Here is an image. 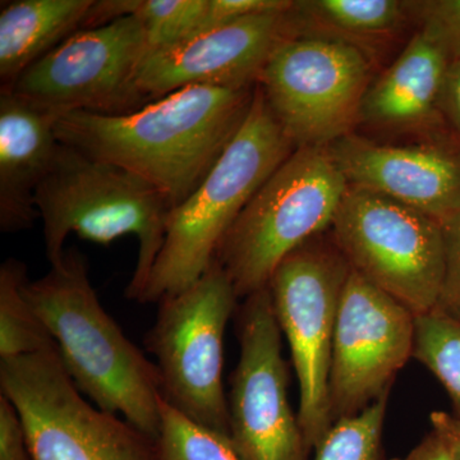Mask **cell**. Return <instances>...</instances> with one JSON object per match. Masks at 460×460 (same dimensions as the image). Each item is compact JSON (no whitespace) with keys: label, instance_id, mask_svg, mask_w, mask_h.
Instances as JSON below:
<instances>
[{"label":"cell","instance_id":"obj_9","mask_svg":"<svg viewBox=\"0 0 460 460\" xmlns=\"http://www.w3.org/2000/svg\"><path fill=\"white\" fill-rule=\"evenodd\" d=\"M330 230L353 271L416 316L435 310L444 279L440 223L377 193L349 186Z\"/></svg>","mask_w":460,"mask_h":460},{"label":"cell","instance_id":"obj_27","mask_svg":"<svg viewBox=\"0 0 460 460\" xmlns=\"http://www.w3.org/2000/svg\"><path fill=\"white\" fill-rule=\"evenodd\" d=\"M0 460H32L20 417L4 395H0Z\"/></svg>","mask_w":460,"mask_h":460},{"label":"cell","instance_id":"obj_4","mask_svg":"<svg viewBox=\"0 0 460 460\" xmlns=\"http://www.w3.org/2000/svg\"><path fill=\"white\" fill-rule=\"evenodd\" d=\"M35 204L50 265L62 260L71 233L102 246L123 235L136 237L137 263L126 296L140 299L164 244L172 210L159 190L135 172L60 144L50 172L36 190Z\"/></svg>","mask_w":460,"mask_h":460},{"label":"cell","instance_id":"obj_5","mask_svg":"<svg viewBox=\"0 0 460 460\" xmlns=\"http://www.w3.org/2000/svg\"><path fill=\"white\" fill-rule=\"evenodd\" d=\"M349 183L329 147H298L260 187L226 233L217 260L238 298L268 287L286 257L334 222Z\"/></svg>","mask_w":460,"mask_h":460},{"label":"cell","instance_id":"obj_13","mask_svg":"<svg viewBox=\"0 0 460 460\" xmlns=\"http://www.w3.org/2000/svg\"><path fill=\"white\" fill-rule=\"evenodd\" d=\"M416 314L350 269L332 341L329 396L332 423L387 394L413 357Z\"/></svg>","mask_w":460,"mask_h":460},{"label":"cell","instance_id":"obj_25","mask_svg":"<svg viewBox=\"0 0 460 460\" xmlns=\"http://www.w3.org/2000/svg\"><path fill=\"white\" fill-rule=\"evenodd\" d=\"M411 16L447 51L450 60H460V0L411 2Z\"/></svg>","mask_w":460,"mask_h":460},{"label":"cell","instance_id":"obj_24","mask_svg":"<svg viewBox=\"0 0 460 460\" xmlns=\"http://www.w3.org/2000/svg\"><path fill=\"white\" fill-rule=\"evenodd\" d=\"M210 0H141L135 14L146 32L148 50L162 49L208 30Z\"/></svg>","mask_w":460,"mask_h":460},{"label":"cell","instance_id":"obj_22","mask_svg":"<svg viewBox=\"0 0 460 460\" xmlns=\"http://www.w3.org/2000/svg\"><path fill=\"white\" fill-rule=\"evenodd\" d=\"M156 460H243L226 436L184 416L160 396Z\"/></svg>","mask_w":460,"mask_h":460},{"label":"cell","instance_id":"obj_18","mask_svg":"<svg viewBox=\"0 0 460 460\" xmlns=\"http://www.w3.org/2000/svg\"><path fill=\"white\" fill-rule=\"evenodd\" d=\"M95 0H16L0 12V81L8 91L29 66L91 27Z\"/></svg>","mask_w":460,"mask_h":460},{"label":"cell","instance_id":"obj_16","mask_svg":"<svg viewBox=\"0 0 460 460\" xmlns=\"http://www.w3.org/2000/svg\"><path fill=\"white\" fill-rule=\"evenodd\" d=\"M57 114L0 93V230L30 229L39 215L36 190L56 160Z\"/></svg>","mask_w":460,"mask_h":460},{"label":"cell","instance_id":"obj_28","mask_svg":"<svg viewBox=\"0 0 460 460\" xmlns=\"http://www.w3.org/2000/svg\"><path fill=\"white\" fill-rule=\"evenodd\" d=\"M440 113L449 119L460 133V60H453L445 75L440 95Z\"/></svg>","mask_w":460,"mask_h":460},{"label":"cell","instance_id":"obj_29","mask_svg":"<svg viewBox=\"0 0 460 460\" xmlns=\"http://www.w3.org/2000/svg\"><path fill=\"white\" fill-rule=\"evenodd\" d=\"M429 420L432 431L443 438L454 459L460 460V419L447 411H434L429 414Z\"/></svg>","mask_w":460,"mask_h":460},{"label":"cell","instance_id":"obj_10","mask_svg":"<svg viewBox=\"0 0 460 460\" xmlns=\"http://www.w3.org/2000/svg\"><path fill=\"white\" fill-rule=\"evenodd\" d=\"M370 81V60L361 48L292 36L272 51L257 84L296 148L329 147L358 123Z\"/></svg>","mask_w":460,"mask_h":460},{"label":"cell","instance_id":"obj_26","mask_svg":"<svg viewBox=\"0 0 460 460\" xmlns=\"http://www.w3.org/2000/svg\"><path fill=\"white\" fill-rule=\"evenodd\" d=\"M444 279L435 310L460 320V211L443 226Z\"/></svg>","mask_w":460,"mask_h":460},{"label":"cell","instance_id":"obj_30","mask_svg":"<svg viewBox=\"0 0 460 460\" xmlns=\"http://www.w3.org/2000/svg\"><path fill=\"white\" fill-rule=\"evenodd\" d=\"M392 460H456L443 438L431 431L402 458Z\"/></svg>","mask_w":460,"mask_h":460},{"label":"cell","instance_id":"obj_15","mask_svg":"<svg viewBox=\"0 0 460 460\" xmlns=\"http://www.w3.org/2000/svg\"><path fill=\"white\" fill-rule=\"evenodd\" d=\"M349 186L377 193L445 226L460 211V151L344 136L329 146Z\"/></svg>","mask_w":460,"mask_h":460},{"label":"cell","instance_id":"obj_6","mask_svg":"<svg viewBox=\"0 0 460 460\" xmlns=\"http://www.w3.org/2000/svg\"><path fill=\"white\" fill-rule=\"evenodd\" d=\"M234 286L217 260L193 286L159 302L146 349L156 358L162 396L184 416L229 438L224 335L238 310Z\"/></svg>","mask_w":460,"mask_h":460},{"label":"cell","instance_id":"obj_14","mask_svg":"<svg viewBox=\"0 0 460 460\" xmlns=\"http://www.w3.org/2000/svg\"><path fill=\"white\" fill-rule=\"evenodd\" d=\"M287 11L239 18L180 44L147 51L136 75L137 89L154 102L198 84L256 86L272 51L289 38Z\"/></svg>","mask_w":460,"mask_h":460},{"label":"cell","instance_id":"obj_7","mask_svg":"<svg viewBox=\"0 0 460 460\" xmlns=\"http://www.w3.org/2000/svg\"><path fill=\"white\" fill-rule=\"evenodd\" d=\"M0 390L20 417L32 460H156L154 438L84 401L57 344L0 359Z\"/></svg>","mask_w":460,"mask_h":460},{"label":"cell","instance_id":"obj_19","mask_svg":"<svg viewBox=\"0 0 460 460\" xmlns=\"http://www.w3.org/2000/svg\"><path fill=\"white\" fill-rule=\"evenodd\" d=\"M408 16L411 2L399 0H304L287 11L288 33L359 45L392 36ZM362 49V48H361Z\"/></svg>","mask_w":460,"mask_h":460},{"label":"cell","instance_id":"obj_2","mask_svg":"<svg viewBox=\"0 0 460 460\" xmlns=\"http://www.w3.org/2000/svg\"><path fill=\"white\" fill-rule=\"evenodd\" d=\"M23 289L77 389L100 410L120 414L155 440L159 371L100 304L86 259L75 248L66 251L47 275L27 279Z\"/></svg>","mask_w":460,"mask_h":460},{"label":"cell","instance_id":"obj_23","mask_svg":"<svg viewBox=\"0 0 460 460\" xmlns=\"http://www.w3.org/2000/svg\"><path fill=\"white\" fill-rule=\"evenodd\" d=\"M389 393L356 416L338 420L314 449V460H384Z\"/></svg>","mask_w":460,"mask_h":460},{"label":"cell","instance_id":"obj_3","mask_svg":"<svg viewBox=\"0 0 460 460\" xmlns=\"http://www.w3.org/2000/svg\"><path fill=\"white\" fill-rule=\"evenodd\" d=\"M296 148L257 84L234 138L199 189L169 215L164 244L138 304H159L193 286L248 202Z\"/></svg>","mask_w":460,"mask_h":460},{"label":"cell","instance_id":"obj_12","mask_svg":"<svg viewBox=\"0 0 460 460\" xmlns=\"http://www.w3.org/2000/svg\"><path fill=\"white\" fill-rule=\"evenodd\" d=\"M237 314L239 358L226 395L230 441L243 460H308L268 287L244 298Z\"/></svg>","mask_w":460,"mask_h":460},{"label":"cell","instance_id":"obj_1","mask_svg":"<svg viewBox=\"0 0 460 460\" xmlns=\"http://www.w3.org/2000/svg\"><path fill=\"white\" fill-rule=\"evenodd\" d=\"M256 86L184 87L122 115L74 111L58 119L57 138L135 172L175 208L199 189L234 138Z\"/></svg>","mask_w":460,"mask_h":460},{"label":"cell","instance_id":"obj_8","mask_svg":"<svg viewBox=\"0 0 460 460\" xmlns=\"http://www.w3.org/2000/svg\"><path fill=\"white\" fill-rule=\"evenodd\" d=\"M350 266L332 239L296 248L269 280L275 316L289 345L299 389L298 420L313 452L332 428L329 378L339 305Z\"/></svg>","mask_w":460,"mask_h":460},{"label":"cell","instance_id":"obj_17","mask_svg":"<svg viewBox=\"0 0 460 460\" xmlns=\"http://www.w3.org/2000/svg\"><path fill=\"white\" fill-rule=\"evenodd\" d=\"M450 62L443 47L420 29L395 62L368 87L358 123L395 131L431 123L440 111Z\"/></svg>","mask_w":460,"mask_h":460},{"label":"cell","instance_id":"obj_20","mask_svg":"<svg viewBox=\"0 0 460 460\" xmlns=\"http://www.w3.org/2000/svg\"><path fill=\"white\" fill-rule=\"evenodd\" d=\"M26 265L9 259L0 268V359L16 358L56 345L25 295Z\"/></svg>","mask_w":460,"mask_h":460},{"label":"cell","instance_id":"obj_21","mask_svg":"<svg viewBox=\"0 0 460 460\" xmlns=\"http://www.w3.org/2000/svg\"><path fill=\"white\" fill-rule=\"evenodd\" d=\"M413 358L438 378L460 419V320L438 310L417 316Z\"/></svg>","mask_w":460,"mask_h":460},{"label":"cell","instance_id":"obj_11","mask_svg":"<svg viewBox=\"0 0 460 460\" xmlns=\"http://www.w3.org/2000/svg\"><path fill=\"white\" fill-rule=\"evenodd\" d=\"M148 50L140 18L129 14L75 33L26 69L8 91L58 117L132 113L151 102L136 84Z\"/></svg>","mask_w":460,"mask_h":460}]
</instances>
